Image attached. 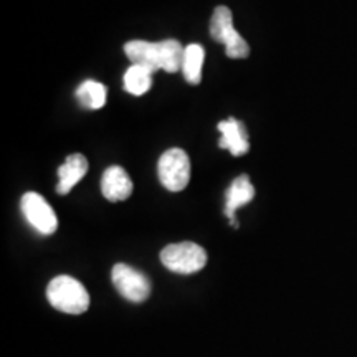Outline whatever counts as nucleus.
<instances>
[{
    "instance_id": "1",
    "label": "nucleus",
    "mask_w": 357,
    "mask_h": 357,
    "mask_svg": "<svg viewBox=\"0 0 357 357\" xmlns=\"http://www.w3.org/2000/svg\"><path fill=\"white\" fill-rule=\"evenodd\" d=\"M47 298L55 310L66 314H83L89 307L86 288L68 275H60L50 281L47 287Z\"/></svg>"
},
{
    "instance_id": "2",
    "label": "nucleus",
    "mask_w": 357,
    "mask_h": 357,
    "mask_svg": "<svg viewBox=\"0 0 357 357\" xmlns=\"http://www.w3.org/2000/svg\"><path fill=\"white\" fill-rule=\"evenodd\" d=\"M160 261L174 273L192 275L207 265V252L192 242L172 243L160 252Z\"/></svg>"
},
{
    "instance_id": "3",
    "label": "nucleus",
    "mask_w": 357,
    "mask_h": 357,
    "mask_svg": "<svg viewBox=\"0 0 357 357\" xmlns=\"http://www.w3.org/2000/svg\"><path fill=\"white\" fill-rule=\"evenodd\" d=\"M211 37L215 42L225 45L227 56L240 60V58H247L250 55L247 40L235 30L234 15H231L229 7L220 6L213 10L211 20Z\"/></svg>"
},
{
    "instance_id": "4",
    "label": "nucleus",
    "mask_w": 357,
    "mask_h": 357,
    "mask_svg": "<svg viewBox=\"0 0 357 357\" xmlns=\"http://www.w3.org/2000/svg\"><path fill=\"white\" fill-rule=\"evenodd\" d=\"M160 184L171 192L184 190L190 181V159L184 149H169L158 164Z\"/></svg>"
},
{
    "instance_id": "5",
    "label": "nucleus",
    "mask_w": 357,
    "mask_h": 357,
    "mask_svg": "<svg viewBox=\"0 0 357 357\" xmlns=\"http://www.w3.org/2000/svg\"><path fill=\"white\" fill-rule=\"evenodd\" d=\"M111 280L123 298L131 303H142L151 294V281L141 271L126 263H118L111 271Z\"/></svg>"
},
{
    "instance_id": "6",
    "label": "nucleus",
    "mask_w": 357,
    "mask_h": 357,
    "mask_svg": "<svg viewBox=\"0 0 357 357\" xmlns=\"http://www.w3.org/2000/svg\"><path fill=\"white\" fill-rule=\"evenodd\" d=\"M22 212L26 222L42 235L55 234L58 227V218L50 207V204L45 200L37 192H26L20 200Z\"/></svg>"
},
{
    "instance_id": "7",
    "label": "nucleus",
    "mask_w": 357,
    "mask_h": 357,
    "mask_svg": "<svg viewBox=\"0 0 357 357\" xmlns=\"http://www.w3.org/2000/svg\"><path fill=\"white\" fill-rule=\"evenodd\" d=\"M101 192L109 202L126 200L132 194V181L129 174L119 166H111L101 178Z\"/></svg>"
},
{
    "instance_id": "8",
    "label": "nucleus",
    "mask_w": 357,
    "mask_h": 357,
    "mask_svg": "<svg viewBox=\"0 0 357 357\" xmlns=\"http://www.w3.org/2000/svg\"><path fill=\"white\" fill-rule=\"evenodd\" d=\"M255 197V187L252 185L248 176H240L231 182L225 194V215L230 220V225H234L235 229H238V222H236L235 212L240 207L252 202V199Z\"/></svg>"
},
{
    "instance_id": "9",
    "label": "nucleus",
    "mask_w": 357,
    "mask_h": 357,
    "mask_svg": "<svg viewBox=\"0 0 357 357\" xmlns=\"http://www.w3.org/2000/svg\"><path fill=\"white\" fill-rule=\"evenodd\" d=\"M217 128L222 132V149L230 151L231 155H243L248 153V132L242 121L235 118H229L227 121L218 123Z\"/></svg>"
},
{
    "instance_id": "10",
    "label": "nucleus",
    "mask_w": 357,
    "mask_h": 357,
    "mask_svg": "<svg viewBox=\"0 0 357 357\" xmlns=\"http://www.w3.org/2000/svg\"><path fill=\"white\" fill-rule=\"evenodd\" d=\"M88 172V159L83 154H71L66 158L65 164L58 167V185L56 192L60 195H66L78 184Z\"/></svg>"
},
{
    "instance_id": "11",
    "label": "nucleus",
    "mask_w": 357,
    "mask_h": 357,
    "mask_svg": "<svg viewBox=\"0 0 357 357\" xmlns=\"http://www.w3.org/2000/svg\"><path fill=\"white\" fill-rule=\"evenodd\" d=\"M124 53L132 61V65L142 66L151 73L160 70L159 42H146V40H132L124 45Z\"/></svg>"
},
{
    "instance_id": "12",
    "label": "nucleus",
    "mask_w": 357,
    "mask_h": 357,
    "mask_svg": "<svg viewBox=\"0 0 357 357\" xmlns=\"http://www.w3.org/2000/svg\"><path fill=\"white\" fill-rule=\"evenodd\" d=\"M185 48L178 40L169 38L159 42V56H160V70H166L167 73H177L182 70L184 63Z\"/></svg>"
},
{
    "instance_id": "13",
    "label": "nucleus",
    "mask_w": 357,
    "mask_h": 357,
    "mask_svg": "<svg viewBox=\"0 0 357 357\" xmlns=\"http://www.w3.org/2000/svg\"><path fill=\"white\" fill-rule=\"evenodd\" d=\"M204 58H205V52H204L202 45L190 43L189 47H185L184 63H182V73H184V78L190 84H199L200 79H202Z\"/></svg>"
},
{
    "instance_id": "14",
    "label": "nucleus",
    "mask_w": 357,
    "mask_h": 357,
    "mask_svg": "<svg viewBox=\"0 0 357 357\" xmlns=\"http://www.w3.org/2000/svg\"><path fill=\"white\" fill-rule=\"evenodd\" d=\"M106 96H108V91H106L105 84L93 82V79L83 82L77 89L78 101L88 109L102 108L106 105Z\"/></svg>"
},
{
    "instance_id": "15",
    "label": "nucleus",
    "mask_w": 357,
    "mask_h": 357,
    "mask_svg": "<svg viewBox=\"0 0 357 357\" xmlns=\"http://www.w3.org/2000/svg\"><path fill=\"white\" fill-rule=\"evenodd\" d=\"M153 86V73L142 66L131 65L124 73V89L134 96H141Z\"/></svg>"
}]
</instances>
